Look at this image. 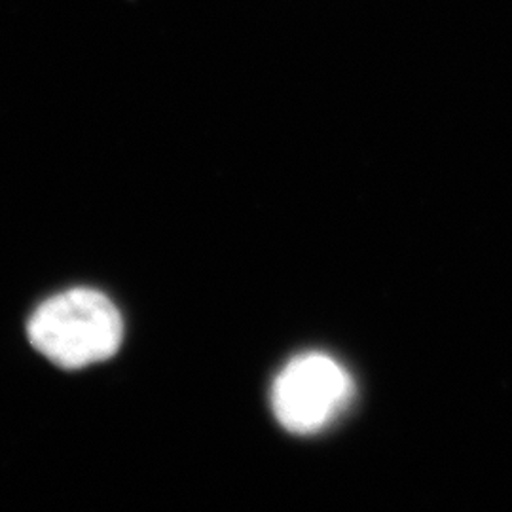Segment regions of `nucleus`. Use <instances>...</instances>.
I'll list each match as a JSON object with an SVG mask.
<instances>
[{
  "label": "nucleus",
  "instance_id": "f257e3e1",
  "mask_svg": "<svg viewBox=\"0 0 512 512\" xmlns=\"http://www.w3.org/2000/svg\"><path fill=\"white\" fill-rule=\"evenodd\" d=\"M27 334L48 361L78 370L107 361L120 349L124 323L105 294L73 289L46 300L33 313Z\"/></svg>",
  "mask_w": 512,
  "mask_h": 512
},
{
  "label": "nucleus",
  "instance_id": "f03ea898",
  "mask_svg": "<svg viewBox=\"0 0 512 512\" xmlns=\"http://www.w3.org/2000/svg\"><path fill=\"white\" fill-rule=\"evenodd\" d=\"M353 384L344 366L329 355L306 353L281 370L272 387L277 421L294 435H313L349 404Z\"/></svg>",
  "mask_w": 512,
  "mask_h": 512
}]
</instances>
